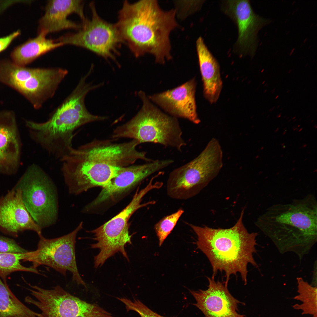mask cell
Returning <instances> with one entry per match:
<instances>
[{
	"mask_svg": "<svg viewBox=\"0 0 317 317\" xmlns=\"http://www.w3.org/2000/svg\"><path fill=\"white\" fill-rule=\"evenodd\" d=\"M298 292L299 294L294 299L303 302L301 305H296L294 307L303 311V314H309L317 316V287L312 286L302 277L296 279Z\"/></svg>",
	"mask_w": 317,
	"mask_h": 317,
	"instance_id": "cb8c5ba5",
	"label": "cell"
},
{
	"mask_svg": "<svg viewBox=\"0 0 317 317\" xmlns=\"http://www.w3.org/2000/svg\"><path fill=\"white\" fill-rule=\"evenodd\" d=\"M306 146H307V145L306 144H304V145H303V148H304V147H305Z\"/></svg>",
	"mask_w": 317,
	"mask_h": 317,
	"instance_id": "4dcf8cb0",
	"label": "cell"
},
{
	"mask_svg": "<svg viewBox=\"0 0 317 317\" xmlns=\"http://www.w3.org/2000/svg\"><path fill=\"white\" fill-rule=\"evenodd\" d=\"M204 1L202 0L190 1V2L188 3V5H187V3L184 2H176V4L179 5V6H177L179 7V10L181 9V11H183L181 13V14L183 13L184 14L186 11V16L188 15V11L189 15L199 10L201 8Z\"/></svg>",
	"mask_w": 317,
	"mask_h": 317,
	"instance_id": "f1b7e54d",
	"label": "cell"
},
{
	"mask_svg": "<svg viewBox=\"0 0 317 317\" xmlns=\"http://www.w3.org/2000/svg\"><path fill=\"white\" fill-rule=\"evenodd\" d=\"M222 158L219 141L212 138L196 158L170 173L166 183L168 196L186 200L196 195L218 174Z\"/></svg>",
	"mask_w": 317,
	"mask_h": 317,
	"instance_id": "8992f818",
	"label": "cell"
},
{
	"mask_svg": "<svg viewBox=\"0 0 317 317\" xmlns=\"http://www.w3.org/2000/svg\"><path fill=\"white\" fill-rule=\"evenodd\" d=\"M23 253H16L0 252V277L4 282H6V278L12 272L25 271L40 274L36 268L31 266L25 267L20 262L23 259Z\"/></svg>",
	"mask_w": 317,
	"mask_h": 317,
	"instance_id": "d4e9b609",
	"label": "cell"
},
{
	"mask_svg": "<svg viewBox=\"0 0 317 317\" xmlns=\"http://www.w3.org/2000/svg\"><path fill=\"white\" fill-rule=\"evenodd\" d=\"M67 73V70L60 68H37L24 84L20 94L38 109L53 95Z\"/></svg>",
	"mask_w": 317,
	"mask_h": 317,
	"instance_id": "ffe728a7",
	"label": "cell"
},
{
	"mask_svg": "<svg viewBox=\"0 0 317 317\" xmlns=\"http://www.w3.org/2000/svg\"><path fill=\"white\" fill-rule=\"evenodd\" d=\"M286 131H284V132H283V135H284V134H286Z\"/></svg>",
	"mask_w": 317,
	"mask_h": 317,
	"instance_id": "d6a6232c",
	"label": "cell"
},
{
	"mask_svg": "<svg viewBox=\"0 0 317 317\" xmlns=\"http://www.w3.org/2000/svg\"><path fill=\"white\" fill-rule=\"evenodd\" d=\"M284 143H283V144H282V145L283 146V145H284Z\"/></svg>",
	"mask_w": 317,
	"mask_h": 317,
	"instance_id": "ab89813d",
	"label": "cell"
},
{
	"mask_svg": "<svg viewBox=\"0 0 317 317\" xmlns=\"http://www.w3.org/2000/svg\"><path fill=\"white\" fill-rule=\"evenodd\" d=\"M82 0H51L47 2L44 14L40 19L38 27V33L47 34L66 29L79 30L82 24L69 19L68 16L72 13L77 14L82 22L86 20L84 12Z\"/></svg>",
	"mask_w": 317,
	"mask_h": 317,
	"instance_id": "d6986e66",
	"label": "cell"
},
{
	"mask_svg": "<svg viewBox=\"0 0 317 317\" xmlns=\"http://www.w3.org/2000/svg\"><path fill=\"white\" fill-rule=\"evenodd\" d=\"M255 224L280 253H294L301 261L317 241L316 198L309 194L289 203L273 204Z\"/></svg>",
	"mask_w": 317,
	"mask_h": 317,
	"instance_id": "7a4b0ae2",
	"label": "cell"
},
{
	"mask_svg": "<svg viewBox=\"0 0 317 317\" xmlns=\"http://www.w3.org/2000/svg\"><path fill=\"white\" fill-rule=\"evenodd\" d=\"M222 11L234 22L238 37L233 51L240 56H254L258 45L257 34L269 20L256 14L248 0H225L221 3Z\"/></svg>",
	"mask_w": 317,
	"mask_h": 317,
	"instance_id": "4fadbf2b",
	"label": "cell"
},
{
	"mask_svg": "<svg viewBox=\"0 0 317 317\" xmlns=\"http://www.w3.org/2000/svg\"><path fill=\"white\" fill-rule=\"evenodd\" d=\"M14 187L21 190L27 210L42 229L55 223L58 212L56 189L39 165L33 163L29 166Z\"/></svg>",
	"mask_w": 317,
	"mask_h": 317,
	"instance_id": "52a82bcc",
	"label": "cell"
},
{
	"mask_svg": "<svg viewBox=\"0 0 317 317\" xmlns=\"http://www.w3.org/2000/svg\"><path fill=\"white\" fill-rule=\"evenodd\" d=\"M91 19L82 22V27L75 33L61 36L58 40L64 45L82 47L91 51L106 60L109 59L119 64L116 56L123 43L114 24L102 19L98 14L95 3L90 4Z\"/></svg>",
	"mask_w": 317,
	"mask_h": 317,
	"instance_id": "9c48e42d",
	"label": "cell"
},
{
	"mask_svg": "<svg viewBox=\"0 0 317 317\" xmlns=\"http://www.w3.org/2000/svg\"><path fill=\"white\" fill-rule=\"evenodd\" d=\"M283 156V155H281V157H282Z\"/></svg>",
	"mask_w": 317,
	"mask_h": 317,
	"instance_id": "74e56055",
	"label": "cell"
},
{
	"mask_svg": "<svg viewBox=\"0 0 317 317\" xmlns=\"http://www.w3.org/2000/svg\"><path fill=\"white\" fill-rule=\"evenodd\" d=\"M138 95L142 102L141 109L131 119L117 127L112 138L135 139L139 144H159L181 151L186 143L182 138V131L176 118L160 110L144 92L139 91Z\"/></svg>",
	"mask_w": 317,
	"mask_h": 317,
	"instance_id": "5b68a950",
	"label": "cell"
},
{
	"mask_svg": "<svg viewBox=\"0 0 317 317\" xmlns=\"http://www.w3.org/2000/svg\"><path fill=\"white\" fill-rule=\"evenodd\" d=\"M119 300L124 304L127 311H135L141 317H165L152 311L138 299L120 298Z\"/></svg>",
	"mask_w": 317,
	"mask_h": 317,
	"instance_id": "4316f807",
	"label": "cell"
},
{
	"mask_svg": "<svg viewBox=\"0 0 317 317\" xmlns=\"http://www.w3.org/2000/svg\"><path fill=\"white\" fill-rule=\"evenodd\" d=\"M195 78L171 90L148 97L171 116L187 119L196 124L200 121L197 112Z\"/></svg>",
	"mask_w": 317,
	"mask_h": 317,
	"instance_id": "e0dca14e",
	"label": "cell"
},
{
	"mask_svg": "<svg viewBox=\"0 0 317 317\" xmlns=\"http://www.w3.org/2000/svg\"><path fill=\"white\" fill-rule=\"evenodd\" d=\"M38 313L21 302L0 277V317H38Z\"/></svg>",
	"mask_w": 317,
	"mask_h": 317,
	"instance_id": "603a6c76",
	"label": "cell"
},
{
	"mask_svg": "<svg viewBox=\"0 0 317 317\" xmlns=\"http://www.w3.org/2000/svg\"><path fill=\"white\" fill-rule=\"evenodd\" d=\"M306 159H305V161H306Z\"/></svg>",
	"mask_w": 317,
	"mask_h": 317,
	"instance_id": "60d3db41",
	"label": "cell"
},
{
	"mask_svg": "<svg viewBox=\"0 0 317 317\" xmlns=\"http://www.w3.org/2000/svg\"><path fill=\"white\" fill-rule=\"evenodd\" d=\"M184 212L183 209H179L175 212L164 217L155 224L154 229L160 247L172 231Z\"/></svg>",
	"mask_w": 317,
	"mask_h": 317,
	"instance_id": "484cf974",
	"label": "cell"
},
{
	"mask_svg": "<svg viewBox=\"0 0 317 317\" xmlns=\"http://www.w3.org/2000/svg\"><path fill=\"white\" fill-rule=\"evenodd\" d=\"M20 34V31L17 30L8 36L0 38V53L6 49Z\"/></svg>",
	"mask_w": 317,
	"mask_h": 317,
	"instance_id": "f546056e",
	"label": "cell"
},
{
	"mask_svg": "<svg viewBox=\"0 0 317 317\" xmlns=\"http://www.w3.org/2000/svg\"><path fill=\"white\" fill-rule=\"evenodd\" d=\"M90 75L88 72L81 78L75 89L48 120L33 123L35 136L47 148L58 151H68L72 147L73 133L76 129L89 123L107 119L106 116L91 114L85 107L87 94L104 85L103 82L93 85L86 82Z\"/></svg>",
	"mask_w": 317,
	"mask_h": 317,
	"instance_id": "277c9868",
	"label": "cell"
},
{
	"mask_svg": "<svg viewBox=\"0 0 317 317\" xmlns=\"http://www.w3.org/2000/svg\"><path fill=\"white\" fill-rule=\"evenodd\" d=\"M297 129V128H295V129H294V131L295 130H296V129Z\"/></svg>",
	"mask_w": 317,
	"mask_h": 317,
	"instance_id": "d590c367",
	"label": "cell"
},
{
	"mask_svg": "<svg viewBox=\"0 0 317 317\" xmlns=\"http://www.w3.org/2000/svg\"><path fill=\"white\" fill-rule=\"evenodd\" d=\"M285 147H286V146H285V145H283V146L282 147V148H285Z\"/></svg>",
	"mask_w": 317,
	"mask_h": 317,
	"instance_id": "836d02e7",
	"label": "cell"
},
{
	"mask_svg": "<svg viewBox=\"0 0 317 317\" xmlns=\"http://www.w3.org/2000/svg\"><path fill=\"white\" fill-rule=\"evenodd\" d=\"M30 286L34 298L27 296L25 301L40 310L38 317H114L98 305L72 295L59 285L51 289Z\"/></svg>",
	"mask_w": 317,
	"mask_h": 317,
	"instance_id": "30bf717a",
	"label": "cell"
},
{
	"mask_svg": "<svg viewBox=\"0 0 317 317\" xmlns=\"http://www.w3.org/2000/svg\"><path fill=\"white\" fill-rule=\"evenodd\" d=\"M174 162L172 159L157 160L147 163L121 168L109 184L103 189L88 208L96 205L120 194L153 174Z\"/></svg>",
	"mask_w": 317,
	"mask_h": 317,
	"instance_id": "2e32d148",
	"label": "cell"
},
{
	"mask_svg": "<svg viewBox=\"0 0 317 317\" xmlns=\"http://www.w3.org/2000/svg\"><path fill=\"white\" fill-rule=\"evenodd\" d=\"M207 278L209 282L207 290L190 291L196 301L194 305L205 317H245L238 312L240 302L231 295L228 285Z\"/></svg>",
	"mask_w": 317,
	"mask_h": 317,
	"instance_id": "5bb4252c",
	"label": "cell"
},
{
	"mask_svg": "<svg viewBox=\"0 0 317 317\" xmlns=\"http://www.w3.org/2000/svg\"><path fill=\"white\" fill-rule=\"evenodd\" d=\"M82 224L81 222L73 231L59 237L48 239L42 234L39 235L37 248L24 253L23 261L32 262L35 268L41 265L50 267L65 276L69 271L72 273L73 281L87 288L79 274L75 254L76 237L82 228Z\"/></svg>",
	"mask_w": 317,
	"mask_h": 317,
	"instance_id": "7c38bea8",
	"label": "cell"
},
{
	"mask_svg": "<svg viewBox=\"0 0 317 317\" xmlns=\"http://www.w3.org/2000/svg\"><path fill=\"white\" fill-rule=\"evenodd\" d=\"M61 171L70 194L77 195L95 187L108 185L121 168L88 158L72 150L60 160Z\"/></svg>",
	"mask_w": 317,
	"mask_h": 317,
	"instance_id": "8fae6325",
	"label": "cell"
},
{
	"mask_svg": "<svg viewBox=\"0 0 317 317\" xmlns=\"http://www.w3.org/2000/svg\"><path fill=\"white\" fill-rule=\"evenodd\" d=\"M21 143L14 113L0 111V173H16L19 166Z\"/></svg>",
	"mask_w": 317,
	"mask_h": 317,
	"instance_id": "ac0fdd59",
	"label": "cell"
},
{
	"mask_svg": "<svg viewBox=\"0 0 317 317\" xmlns=\"http://www.w3.org/2000/svg\"><path fill=\"white\" fill-rule=\"evenodd\" d=\"M27 251L13 239L0 236V252L23 253Z\"/></svg>",
	"mask_w": 317,
	"mask_h": 317,
	"instance_id": "83f0119b",
	"label": "cell"
},
{
	"mask_svg": "<svg viewBox=\"0 0 317 317\" xmlns=\"http://www.w3.org/2000/svg\"><path fill=\"white\" fill-rule=\"evenodd\" d=\"M244 209L235 225L228 229H214L188 224L197 236V248L207 257L212 268V278L218 271L225 274L227 285L231 275L240 274L247 284V265L257 266L253 257L256 252L257 232L249 233L242 221Z\"/></svg>",
	"mask_w": 317,
	"mask_h": 317,
	"instance_id": "3957f363",
	"label": "cell"
},
{
	"mask_svg": "<svg viewBox=\"0 0 317 317\" xmlns=\"http://www.w3.org/2000/svg\"><path fill=\"white\" fill-rule=\"evenodd\" d=\"M159 185L151 179L143 188L139 190L138 188L131 202L123 210L107 222L90 232L94 234L92 239L96 243L91 245L92 249H97L98 254L101 258L107 259L116 253L120 252L125 258L128 257L125 246L132 244V235L129 230L128 220L136 210L142 207L155 204L151 200L141 203L143 197L152 190L158 189Z\"/></svg>",
	"mask_w": 317,
	"mask_h": 317,
	"instance_id": "ba28073f",
	"label": "cell"
},
{
	"mask_svg": "<svg viewBox=\"0 0 317 317\" xmlns=\"http://www.w3.org/2000/svg\"><path fill=\"white\" fill-rule=\"evenodd\" d=\"M196 47L203 95L210 103H214L218 100L222 87L220 65L202 37L197 39Z\"/></svg>",
	"mask_w": 317,
	"mask_h": 317,
	"instance_id": "44dd1931",
	"label": "cell"
},
{
	"mask_svg": "<svg viewBox=\"0 0 317 317\" xmlns=\"http://www.w3.org/2000/svg\"><path fill=\"white\" fill-rule=\"evenodd\" d=\"M46 36L43 33H38L36 37L15 48L11 54L12 62L25 66L43 54L63 45L57 40L48 39Z\"/></svg>",
	"mask_w": 317,
	"mask_h": 317,
	"instance_id": "7402d4cb",
	"label": "cell"
},
{
	"mask_svg": "<svg viewBox=\"0 0 317 317\" xmlns=\"http://www.w3.org/2000/svg\"><path fill=\"white\" fill-rule=\"evenodd\" d=\"M279 128H277V129H276V130H275V132H277V131H278V130H279Z\"/></svg>",
	"mask_w": 317,
	"mask_h": 317,
	"instance_id": "1f68e13d",
	"label": "cell"
},
{
	"mask_svg": "<svg viewBox=\"0 0 317 317\" xmlns=\"http://www.w3.org/2000/svg\"><path fill=\"white\" fill-rule=\"evenodd\" d=\"M41 230L27 210L19 189L14 187L0 197L1 231L16 236L20 232L31 230L39 236Z\"/></svg>",
	"mask_w": 317,
	"mask_h": 317,
	"instance_id": "9a60e30c",
	"label": "cell"
},
{
	"mask_svg": "<svg viewBox=\"0 0 317 317\" xmlns=\"http://www.w3.org/2000/svg\"><path fill=\"white\" fill-rule=\"evenodd\" d=\"M175 9L165 11L157 0L125 1L115 24L124 43L136 58L149 54L163 64L172 58L170 35L179 26Z\"/></svg>",
	"mask_w": 317,
	"mask_h": 317,
	"instance_id": "6da1fadb",
	"label": "cell"
},
{
	"mask_svg": "<svg viewBox=\"0 0 317 317\" xmlns=\"http://www.w3.org/2000/svg\"><path fill=\"white\" fill-rule=\"evenodd\" d=\"M295 160H294V161H293V163H294V162H295Z\"/></svg>",
	"mask_w": 317,
	"mask_h": 317,
	"instance_id": "8d00e7d4",
	"label": "cell"
},
{
	"mask_svg": "<svg viewBox=\"0 0 317 317\" xmlns=\"http://www.w3.org/2000/svg\"><path fill=\"white\" fill-rule=\"evenodd\" d=\"M263 148H264V147H262V148H261V149H263Z\"/></svg>",
	"mask_w": 317,
	"mask_h": 317,
	"instance_id": "f35d334b",
	"label": "cell"
},
{
	"mask_svg": "<svg viewBox=\"0 0 317 317\" xmlns=\"http://www.w3.org/2000/svg\"><path fill=\"white\" fill-rule=\"evenodd\" d=\"M302 129H303V128H301V129H300V130H299V131H301V130H302Z\"/></svg>",
	"mask_w": 317,
	"mask_h": 317,
	"instance_id": "e575fe53",
	"label": "cell"
}]
</instances>
